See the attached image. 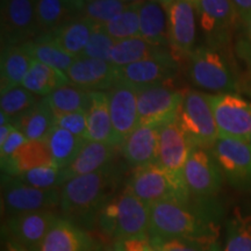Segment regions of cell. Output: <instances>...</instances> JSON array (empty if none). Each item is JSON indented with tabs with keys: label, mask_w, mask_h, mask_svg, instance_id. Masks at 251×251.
I'll return each instance as SVG.
<instances>
[{
	"label": "cell",
	"mask_w": 251,
	"mask_h": 251,
	"mask_svg": "<svg viewBox=\"0 0 251 251\" xmlns=\"http://www.w3.org/2000/svg\"><path fill=\"white\" fill-rule=\"evenodd\" d=\"M121 178V169L113 163L100 171L69 179L61 187L63 218L89 227L103 205L114 197Z\"/></svg>",
	"instance_id": "obj_1"
},
{
	"label": "cell",
	"mask_w": 251,
	"mask_h": 251,
	"mask_svg": "<svg viewBox=\"0 0 251 251\" xmlns=\"http://www.w3.org/2000/svg\"><path fill=\"white\" fill-rule=\"evenodd\" d=\"M149 236L215 241L218 228L205 212L191 207L190 201L162 200L150 205Z\"/></svg>",
	"instance_id": "obj_2"
},
{
	"label": "cell",
	"mask_w": 251,
	"mask_h": 251,
	"mask_svg": "<svg viewBox=\"0 0 251 251\" xmlns=\"http://www.w3.org/2000/svg\"><path fill=\"white\" fill-rule=\"evenodd\" d=\"M96 221L100 230L113 241L148 238L150 205L126 187L103 205Z\"/></svg>",
	"instance_id": "obj_3"
},
{
	"label": "cell",
	"mask_w": 251,
	"mask_h": 251,
	"mask_svg": "<svg viewBox=\"0 0 251 251\" xmlns=\"http://www.w3.org/2000/svg\"><path fill=\"white\" fill-rule=\"evenodd\" d=\"M177 120L193 148L211 150L219 140L214 114L206 93L185 91Z\"/></svg>",
	"instance_id": "obj_4"
},
{
	"label": "cell",
	"mask_w": 251,
	"mask_h": 251,
	"mask_svg": "<svg viewBox=\"0 0 251 251\" xmlns=\"http://www.w3.org/2000/svg\"><path fill=\"white\" fill-rule=\"evenodd\" d=\"M187 76L194 85L215 93H234L237 80L218 50L208 46L197 47L186 58Z\"/></svg>",
	"instance_id": "obj_5"
},
{
	"label": "cell",
	"mask_w": 251,
	"mask_h": 251,
	"mask_svg": "<svg viewBox=\"0 0 251 251\" xmlns=\"http://www.w3.org/2000/svg\"><path fill=\"white\" fill-rule=\"evenodd\" d=\"M126 187L148 205L162 200L190 201V191L180 185L158 163L134 169Z\"/></svg>",
	"instance_id": "obj_6"
},
{
	"label": "cell",
	"mask_w": 251,
	"mask_h": 251,
	"mask_svg": "<svg viewBox=\"0 0 251 251\" xmlns=\"http://www.w3.org/2000/svg\"><path fill=\"white\" fill-rule=\"evenodd\" d=\"M2 211L8 216L21 213L54 211L61 205V188H36L14 177H1Z\"/></svg>",
	"instance_id": "obj_7"
},
{
	"label": "cell",
	"mask_w": 251,
	"mask_h": 251,
	"mask_svg": "<svg viewBox=\"0 0 251 251\" xmlns=\"http://www.w3.org/2000/svg\"><path fill=\"white\" fill-rule=\"evenodd\" d=\"M219 136L250 143L251 102L236 93L207 94Z\"/></svg>",
	"instance_id": "obj_8"
},
{
	"label": "cell",
	"mask_w": 251,
	"mask_h": 251,
	"mask_svg": "<svg viewBox=\"0 0 251 251\" xmlns=\"http://www.w3.org/2000/svg\"><path fill=\"white\" fill-rule=\"evenodd\" d=\"M197 15L208 47L218 50L230 42L241 19L230 0H199Z\"/></svg>",
	"instance_id": "obj_9"
},
{
	"label": "cell",
	"mask_w": 251,
	"mask_h": 251,
	"mask_svg": "<svg viewBox=\"0 0 251 251\" xmlns=\"http://www.w3.org/2000/svg\"><path fill=\"white\" fill-rule=\"evenodd\" d=\"M183 99L184 92L165 84L137 89L140 125L161 128L177 120Z\"/></svg>",
	"instance_id": "obj_10"
},
{
	"label": "cell",
	"mask_w": 251,
	"mask_h": 251,
	"mask_svg": "<svg viewBox=\"0 0 251 251\" xmlns=\"http://www.w3.org/2000/svg\"><path fill=\"white\" fill-rule=\"evenodd\" d=\"M40 35L34 0H1V45H24Z\"/></svg>",
	"instance_id": "obj_11"
},
{
	"label": "cell",
	"mask_w": 251,
	"mask_h": 251,
	"mask_svg": "<svg viewBox=\"0 0 251 251\" xmlns=\"http://www.w3.org/2000/svg\"><path fill=\"white\" fill-rule=\"evenodd\" d=\"M178 72V61L171 50L164 49L151 57L117 68V78L120 83L141 89V87L165 84Z\"/></svg>",
	"instance_id": "obj_12"
},
{
	"label": "cell",
	"mask_w": 251,
	"mask_h": 251,
	"mask_svg": "<svg viewBox=\"0 0 251 251\" xmlns=\"http://www.w3.org/2000/svg\"><path fill=\"white\" fill-rule=\"evenodd\" d=\"M168 12L169 47L178 62L196 49L197 7L190 0H178L165 6Z\"/></svg>",
	"instance_id": "obj_13"
},
{
	"label": "cell",
	"mask_w": 251,
	"mask_h": 251,
	"mask_svg": "<svg viewBox=\"0 0 251 251\" xmlns=\"http://www.w3.org/2000/svg\"><path fill=\"white\" fill-rule=\"evenodd\" d=\"M184 177L191 196L200 199L218 193L224 180V174L214 156L202 148L192 149L185 165Z\"/></svg>",
	"instance_id": "obj_14"
},
{
	"label": "cell",
	"mask_w": 251,
	"mask_h": 251,
	"mask_svg": "<svg viewBox=\"0 0 251 251\" xmlns=\"http://www.w3.org/2000/svg\"><path fill=\"white\" fill-rule=\"evenodd\" d=\"M192 149L193 146L181 129L178 120L162 126L159 129L157 163L165 169L178 183L186 187L184 170Z\"/></svg>",
	"instance_id": "obj_15"
},
{
	"label": "cell",
	"mask_w": 251,
	"mask_h": 251,
	"mask_svg": "<svg viewBox=\"0 0 251 251\" xmlns=\"http://www.w3.org/2000/svg\"><path fill=\"white\" fill-rule=\"evenodd\" d=\"M107 94L113 130L117 146L120 149L125 140L140 126L137 89L118 81L107 91Z\"/></svg>",
	"instance_id": "obj_16"
},
{
	"label": "cell",
	"mask_w": 251,
	"mask_h": 251,
	"mask_svg": "<svg viewBox=\"0 0 251 251\" xmlns=\"http://www.w3.org/2000/svg\"><path fill=\"white\" fill-rule=\"evenodd\" d=\"M211 152L231 184L235 186L251 185V143L219 137Z\"/></svg>",
	"instance_id": "obj_17"
},
{
	"label": "cell",
	"mask_w": 251,
	"mask_h": 251,
	"mask_svg": "<svg viewBox=\"0 0 251 251\" xmlns=\"http://www.w3.org/2000/svg\"><path fill=\"white\" fill-rule=\"evenodd\" d=\"M59 216L52 211L21 213L8 216L4 234L30 251H39L47 234Z\"/></svg>",
	"instance_id": "obj_18"
},
{
	"label": "cell",
	"mask_w": 251,
	"mask_h": 251,
	"mask_svg": "<svg viewBox=\"0 0 251 251\" xmlns=\"http://www.w3.org/2000/svg\"><path fill=\"white\" fill-rule=\"evenodd\" d=\"M69 81L80 89L96 91L111 90L118 83L117 68L102 59L77 57L67 72Z\"/></svg>",
	"instance_id": "obj_19"
},
{
	"label": "cell",
	"mask_w": 251,
	"mask_h": 251,
	"mask_svg": "<svg viewBox=\"0 0 251 251\" xmlns=\"http://www.w3.org/2000/svg\"><path fill=\"white\" fill-rule=\"evenodd\" d=\"M159 127L140 125L120 147L121 153L127 164L133 169H139L158 159Z\"/></svg>",
	"instance_id": "obj_20"
},
{
	"label": "cell",
	"mask_w": 251,
	"mask_h": 251,
	"mask_svg": "<svg viewBox=\"0 0 251 251\" xmlns=\"http://www.w3.org/2000/svg\"><path fill=\"white\" fill-rule=\"evenodd\" d=\"M94 246L93 240L79 225L59 216L47 234L39 251H90Z\"/></svg>",
	"instance_id": "obj_21"
},
{
	"label": "cell",
	"mask_w": 251,
	"mask_h": 251,
	"mask_svg": "<svg viewBox=\"0 0 251 251\" xmlns=\"http://www.w3.org/2000/svg\"><path fill=\"white\" fill-rule=\"evenodd\" d=\"M94 28L96 25L90 19L85 18L83 14H78L71 17L57 29L47 33L46 35L65 52L75 57H79L85 49Z\"/></svg>",
	"instance_id": "obj_22"
},
{
	"label": "cell",
	"mask_w": 251,
	"mask_h": 251,
	"mask_svg": "<svg viewBox=\"0 0 251 251\" xmlns=\"http://www.w3.org/2000/svg\"><path fill=\"white\" fill-rule=\"evenodd\" d=\"M86 141L107 143L118 148L113 130L107 92H91V102L86 111Z\"/></svg>",
	"instance_id": "obj_23"
},
{
	"label": "cell",
	"mask_w": 251,
	"mask_h": 251,
	"mask_svg": "<svg viewBox=\"0 0 251 251\" xmlns=\"http://www.w3.org/2000/svg\"><path fill=\"white\" fill-rule=\"evenodd\" d=\"M117 147L107 143L86 141L76 158L64 169L67 179L93 174L114 163Z\"/></svg>",
	"instance_id": "obj_24"
},
{
	"label": "cell",
	"mask_w": 251,
	"mask_h": 251,
	"mask_svg": "<svg viewBox=\"0 0 251 251\" xmlns=\"http://www.w3.org/2000/svg\"><path fill=\"white\" fill-rule=\"evenodd\" d=\"M140 36L153 46L169 47L168 12L159 0L140 2Z\"/></svg>",
	"instance_id": "obj_25"
},
{
	"label": "cell",
	"mask_w": 251,
	"mask_h": 251,
	"mask_svg": "<svg viewBox=\"0 0 251 251\" xmlns=\"http://www.w3.org/2000/svg\"><path fill=\"white\" fill-rule=\"evenodd\" d=\"M54 165L46 140L27 141L9 158L1 161L2 175L18 176L40 166Z\"/></svg>",
	"instance_id": "obj_26"
},
{
	"label": "cell",
	"mask_w": 251,
	"mask_h": 251,
	"mask_svg": "<svg viewBox=\"0 0 251 251\" xmlns=\"http://www.w3.org/2000/svg\"><path fill=\"white\" fill-rule=\"evenodd\" d=\"M12 124L29 141L46 140L56 126L54 113L43 99L23 114L12 119Z\"/></svg>",
	"instance_id": "obj_27"
},
{
	"label": "cell",
	"mask_w": 251,
	"mask_h": 251,
	"mask_svg": "<svg viewBox=\"0 0 251 251\" xmlns=\"http://www.w3.org/2000/svg\"><path fill=\"white\" fill-rule=\"evenodd\" d=\"M31 61L33 59L23 45H1V91L21 85L29 70Z\"/></svg>",
	"instance_id": "obj_28"
},
{
	"label": "cell",
	"mask_w": 251,
	"mask_h": 251,
	"mask_svg": "<svg viewBox=\"0 0 251 251\" xmlns=\"http://www.w3.org/2000/svg\"><path fill=\"white\" fill-rule=\"evenodd\" d=\"M68 84H70V81L65 72L33 59L21 85L37 97L45 98L55 90Z\"/></svg>",
	"instance_id": "obj_29"
},
{
	"label": "cell",
	"mask_w": 251,
	"mask_h": 251,
	"mask_svg": "<svg viewBox=\"0 0 251 251\" xmlns=\"http://www.w3.org/2000/svg\"><path fill=\"white\" fill-rule=\"evenodd\" d=\"M164 49L168 48L153 46L141 36L115 41L109 52L108 62L113 67L122 68L155 56Z\"/></svg>",
	"instance_id": "obj_30"
},
{
	"label": "cell",
	"mask_w": 251,
	"mask_h": 251,
	"mask_svg": "<svg viewBox=\"0 0 251 251\" xmlns=\"http://www.w3.org/2000/svg\"><path fill=\"white\" fill-rule=\"evenodd\" d=\"M23 47L31 59H35L65 74L77 58L56 46L46 34H41L36 39L24 43Z\"/></svg>",
	"instance_id": "obj_31"
},
{
	"label": "cell",
	"mask_w": 251,
	"mask_h": 251,
	"mask_svg": "<svg viewBox=\"0 0 251 251\" xmlns=\"http://www.w3.org/2000/svg\"><path fill=\"white\" fill-rule=\"evenodd\" d=\"M46 141L48 143L54 165L61 169H65L74 162L80 149L83 148L84 143L86 142L83 137L76 136L58 126L52 128Z\"/></svg>",
	"instance_id": "obj_32"
},
{
	"label": "cell",
	"mask_w": 251,
	"mask_h": 251,
	"mask_svg": "<svg viewBox=\"0 0 251 251\" xmlns=\"http://www.w3.org/2000/svg\"><path fill=\"white\" fill-rule=\"evenodd\" d=\"M54 115L87 111L91 102V92L72 84L61 86L42 98Z\"/></svg>",
	"instance_id": "obj_33"
},
{
	"label": "cell",
	"mask_w": 251,
	"mask_h": 251,
	"mask_svg": "<svg viewBox=\"0 0 251 251\" xmlns=\"http://www.w3.org/2000/svg\"><path fill=\"white\" fill-rule=\"evenodd\" d=\"M35 8L41 34L51 33L75 15L65 0H36Z\"/></svg>",
	"instance_id": "obj_34"
},
{
	"label": "cell",
	"mask_w": 251,
	"mask_h": 251,
	"mask_svg": "<svg viewBox=\"0 0 251 251\" xmlns=\"http://www.w3.org/2000/svg\"><path fill=\"white\" fill-rule=\"evenodd\" d=\"M140 2L129 4L120 14L106 24L103 29L114 41L140 36Z\"/></svg>",
	"instance_id": "obj_35"
},
{
	"label": "cell",
	"mask_w": 251,
	"mask_h": 251,
	"mask_svg": "<svg viewBox=\"0 0 251 251\" xmlns=\"http://www.w3.org/2000/svg\"><path fill=\"white\" fill-rule=\"evenodd\" d=\"M39 101V97L36 94L28 91L23 85H19L1 91L0 107L2 113L11 119H14L35 106Z\"/></svg>",
	"instance_id": "obj_36"
},
{
	"label": "cell",
	"mask_w": 251,
	"mask_h": 251,
	"mask_svg": "<svg viewBox=\"0 0 251 251\" xmlns=\"http://www.w3.org/2000/svg\"><path fill=\"white\" fill-rule=\"evenodd\" d=\"M14 178L21 183L36 188H61L68 181L64 169L57 168L55 165L31 169L14 176Z\"/></svg>",
	"instance_id": "obj_37"
},
{
	"label": "cell",
	"mask_w": 251,
	"mask_h": 251,
	"mask_svg": "<svg viewBox=\"0 0 251 251\" xmlns=\"http://www.w3.org/2000/svg\"><path fill=\"white\" fill-rule=\"evenodd\" d=\"M149 241L157 251H219L212 240L149 236Z\"/></svg>",
	"instance_id": "obj_38"
},
{
	"label": "cell",
	"mask_w": 251,
	"mask_h": 251,
	"mask_svg": "<svg viewBox=\"0 0 251 251\" xmlns=\"http://www.w3.org/2000/svg\"><path fill=\"white\" fill-rule=\"evenodd\" d=\"M127 4L122 0H94L86 2L84 7V17L90 19L96 26H105L121 13Z\"/></svg>",
	"instance_id": "obj_39"
},
{
	"label": "cell",
	"mask_w": 251,
	"mask_h": 251,
	"mask_svg": "<svg viewBox=\"0 0 251 251\" xmlns=\"http://www.w3.org/2000/svg\"><path fill=\"white\" fill-rule=\"evenodd\" d=\"M225 251H251V218L236 215L230 222Z\"/></svg>",
	"instance_id": "obj_40"
},
{
	"label": "cell",
	"mask_w": 251,
	"mask_h": 251,
	"mask_svg": "<svg viewBox=\"0 0 251 251\" xmlns=\"http://www.w3.org/2000/svg\"><path fill=\"white\" fill-rule=\"evenodd\" d=\"M114 43L115 41L106 33L102 26H96L85 49L83 50L79 57L102 59V61L108 62L109 52Z\"/></svg>",
	"instance_id": "obj_41"
},
{
	"label": "cell",
	"mask_w": 251,
	"mask_h": 251,
	"mask_svg": "<svg viewBox=\"0 0 251 251\" xmlns=\"http://www.w3.org/2000/svg\"><path fill=\"white\" fill-rule=\"evenodd\" d=\"M56 126L67 129L76 136L83 137L86 140L87 131V118L86 111L65 113V114L55 115Z\"/></svg>",
	"instance_id": "obj_42"
},
{
	"label": "cell",
	"mask_w": 251,
	"mask_h": 251,
	"mask_svg": "<svg viewBox=\"0 0 251 251\" xmlns=\"http://www.w3.org/2000/svg\"><path fill=\"white\" fill-rule=\"evenodd\" d=\"M29 141L25 135L21 133L17 128H13L11 133H9L8 137L2 144H0V158L1 161H5L11 157L17 150L23 147L25 143Z\"/></svg>",
	"instance_id": "obj_43"
},
{
	"label": "cell",
	"mask_w": 251,
	"mask_h": 251,
	"mask_svg": "<svg viewBox=\"0 0 251 251\" xmlns=\"http://www.w3.org/2000/svg\"><path fill=\"white\" fill-rule=\"evenodd\" d=\"M242 26L243 30L236 47L237 55L248 63V65H251V20Z\"/></svg>",
	"instance_id": "obj_44"
},
{
	"label": "cell",
	"mask_w": 251,
	"mask_h": 251,
	"mask_svg": "<svg viewBox=\"0 0 251 251\" xmlns=\"http://www.w3.org/2000/svg\"><path fill=\"white\" fill-rule=\"evenodd\" d=\"M125 251H157L148 238H129L122 241Z\"/></svg>",
	"instance_id": "obj_45"
},
{
	"label": "cell",
	"mask_w": 251,
	"mask_h": 251,
	"mask_svg": "<svg viewBox=\"0 0 251 251\" xmlns=\"http://www.w3.org/2000/svg\"><path fill=\"white\" fill-rule=\"evenodd\" d=\"M230 1L237 11L242 25L249 23L251 20V0H230Z\"/></svg>",
	"instance_id": "obj_46"
},
{
	"label": "cell",
	"mask_w": 251,
	"mask_h": 251,
	"mask_svg": "<svg viewBox=\"0 0 251 251\" xmlns=\"http://www.w3.org/2000/svg\"><path fill=\"white\" fill-rule=\"evenodd\" d=\"M69 7H70L71 12L75 15L81 14L84 11V7H85V0H65Z\"/></svg>",
	"instance_id": "obj_47"
},
{
	"label": "cell",
	"mask_w": 251,
	"mask_h": 251,
	"mask_svg": "<svg viewBox=\"0 0 251 251\" xmlns=\"http://www.w3.org/2000/svg\"><path fill=\"white\" fill-rule=\"evenodd\" d=\"M5 247H4V251H30L28 250L26 247H24L23 244L18 243L17 241L12 240L7 236H5Z\"/></svg>",
	"instance_id": "obj_48"
},
{
	"label": "cell",
	"mask_w": 251,
	"mask_h": 251,
	"mask_svg": "<svg viewBox=\"0 0 251 251\" xmlns=\"http://www.w3.org/2000/svg\"><path fill=\"white\" fill-rule=\"evenodd\" d=\"M98 251H125L122 241H112L105 246L99 247Z\"/></svg>",
	"instance_id": "obj_49"
},
{
	"label": "cell",
	"mask_w": 251,
	"mask_h": 251,
	"mask_svg": "<svg viewBox=\"0 0 251 251\" xmlns=\"http://www.w3.org/2000/svg\"><path fill=\"white\" fill-rule=\"evenodd\" d=\"M14 128V125L12 124H7L4 126H0V144H2L6 141V139L8 137L9 133H11L12 129Z\"/></svg>",
	"instance_id": "obj_50"
},
{
	"label": "cell",
	"mask_w": 251,
	"mask_h": 251,
	"mask_svg": "<svg viewBox=\"0 0 251 251\" xmlns=\"http://www.w3.org/2000/svg\"><path fill=\"white\" fill-rule=\"evenodd\" d=\"M159 1H161L164 6H166V5L172 4V2H175V1H178V0H159ZM190 1H192L193 4L196 5V7H197V5H198V2H199V0H190Z\"/></svg>",
	"instance_id": "obj_51"
},
{
	"label": "cell",
	"mask_w": 251,
	"mask_h": 251,
	"mask_svg": "<svg viewBox=\"0 0 251 251\" xmlns=\"http://www.w3.org/2000/svg\"><path fill=\"white\" fill-rule=\"evenodd\" d=\"M122 1L126 2V4H127V5H129V4H135V2L144 1V0H122Z\"/></svg>",
	"instance_id": "obj_52"
},
{
	"label": "cell",
	"mask_w": 251,
	"mask_h": 251,
	"mask_svg": "<svg viewBox=\"0 0 251 251\" xmlns=\"http://www.w3.org/2000/svg\"><path fill=\"white\" fill-rule=\"evenodd\" d=\"M98 249H99V246H97V244H96V246H94L90 251H98Z\"/></svg>",
	"instance_id": "obj_53"
},
{
	"label": "cell",
	"mask_w": 251,
	"mask_h": 251,
	"mask_svg": "<svg viewBox=\"0 0 251 251\" xmlns=\"http://www.w3.org/2000/svg\"><path fill=\"white\" fill-rule=\"evenodd\" d=\"M91 1H94V0H85V2H91Z\"/></svg>",
	"instance_id": "obj_54"
},
{
	"label": "cell",
	"mask_w": 251,
	"mask_h": 251,
	"mask_svg": "<svg viewBox=\"0 0 251 251\" xmlns=\"http://www.w3.org/2000/svg\"><path fill=\"white\" fill-rule=\"evenodd\" d=\"M250 143H251V135H250Z\"/></svg>",
	"instance_id": "obj_55"
},
{
	"label": "cell",
	"mask_w": 251,
	"mask_h": 251,
	"mask_svg": "<svg viewBox=\"0 0 251 251\" xmlns=\"http://www.w3.org/2000/svg\"><path fill=\"white\" fill-rule=\"evenodd\" d=\"M249 67H250V70H251V65H249Z\"/></svg>",
	"instance_id": "obj_56"
},
{
	"label": "cell",
	"mask_w": 251,
	"mask_h": 251,
	"mask_svg": "<svg viewBox=\"0 0 251 251\" xmlns=\"http://www.w3.org/2000/svg\"><path fill=\"white\" fill-rule=\"evenodd\" d=\"M34 1H36V0H34Z\"/></svg>",
	"instance_id": "obj_57"
}]
</instances>
